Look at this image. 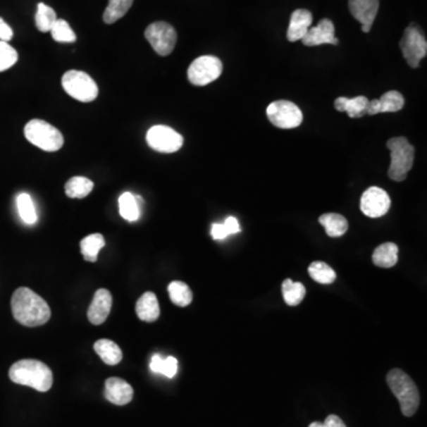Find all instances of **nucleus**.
Instances as JSON below:
<instances>
[{
	"mask_svg": "<svg viewBox=\"0 0 427 427\" xmlns=\"http://www.w3.org/2000/svg\"><path fill=\"white\" fill-rule=\"evenodd\" d=\"M11 309L16 321L30 328L43 326L51 317L48 303L27 287L16 290L12 295Z\"/></svg>",
	"mask_w": 427,
	"mask_h": 427,
	"instance_id": "1",
	"label": "nucleus"
},
{
	"mask_svg": "<svg viewBox=\"0 0 427 427\" xmlns=\"http://www.w3.org/2000/svg\"><path fill=\"white\" fill-rule=\"evenodd\" d=\"M12 383L31 387L38 392H48L53 387V371L37 360L17 361L8 371Z\"/></svg>",
	"mask_w": 427,
	"mask_h": 427,
	"instance_id": "2",
	"label": "nucleus"
},
{
	"mask_svg": "<svg viewBox=\"0 0 427 427\" xmlns=\"http://www.w3.org/2000/svg\"><path fill=\"white\" fill-rule=\"evenodd\" d=\"M387 383L392 393L399 400L402 414L406 416H414L419 407L420 395L412 378L401 369H392L387 374Z\"/></svg>",
	"mask_w": 427,
	"mask_h": 427,
	"instance_id": "3",
	"label": "nucleus"
},
{
	"mask_svg": "<svg viewBox=\"0 0 427 427\" xmlns=\"http://www.w3.org/2000/svg\"><path fill=\"white\" fill-rule=\"evenodd\" d=\"M387 147L390 151V165L388 176L395 182L406 180L409 170L414 163V147L409 144L405 137H397L387 142Z\"/></svg>",
	"mask_w": 427,
	"mask_h": 427,
	"instance_id": "4",
	"label": "nucleus"
},
{
	"mask_svg": "<svg viewBox=\"0 0 427 427\" xmlns=\"http://www.w3.org/2000/svg\"><path fill=\"white\" fill-rule=\"evenodd\" d=\"M25 138L35 147L47 152H56L63 147L64 138L60 130L41 119H34L25 125Z\"/></svg>",
	"mask_w": 427,
	"mask_h": 427,
	"instance_id": "5",
	"label": "nucleus"
},
{
	"mask_svg": "<svg viewBox=\"0 0 427 427\" xmlns=\"http://www.w3.org/2000/svg\"><path fill=\"white\" fill-rule=\"evenodd\" d=\"M62 86L68 95L79 101L92 102L98 98V85L83 71H67L62 78Z\"/></svg>",
	"mask_w": 427,
	"mask_h": 427,
	"instance_id": "6",
	"label": "nucleus"
},
{
	"mask_svg": "<svg viewBox=\"0 0 427 427\" xmlns=\"http://www.w3.org/2000/svg\"><path fill=\"white\" fill-rule=\"evenodd\" d=\"M223 66L216 56H199L187 69V79L194 86H206L221 76Z\"/></svg>",
	"mask_w": 427,
	"mask_h": 427,
	"instance_id": "7",
	"label": "nucleus"
},
{
	"mask_svg": "<svg viewBox=\"0 0 427 427\" xmlns=\"http://www.w3.org/2000/svg\"><path fill=\"white\" fill-rule=\"evenodd\" d=\"M400 49L409 67H419L420 61L426 56L427 42L416 24H411L406 29L401 38Z\"/></svg>",
	"mask_w": 427,
	"mask_h": 427,
	"instance_id": "8",
	"label": "nucleus"
},
{
	"mask_svg": "<svg viewBox=\"0 0 427 427\" xmlns=\"http://www.w3.org/2000/svg\"><path fill=\"white\" fill-rule=\"evenodd\" d=\"M145 38L158 55L168 56L176 47L177 32L169 23L156 22L147 27Z\"/></svg>",
	"mask_w": 427,
	"mask_h": 427,
	"instance_id": "9",
	"label": "nucleus"
},
{
	"mask_svg": "<svg viewBox=\"0 0 427 427\" xmlns=\"http://www.w3.org/2000/svg\"><path fill=\"white\" fill-rule=\"evenodd\" d=\"M147 145L161 154H173L183 147L184 139L178 132L165 125H156L147 133Z\"/></svg>",
	"mask_w": 427,
	"mask_h": 427,
	"instance_id": "10",
	"label": "nucleus"
},
{
	"mask_svg": "<svg viewBox=\"0 0 427 427\" xmlns=\"http://www.w3.org/2000/svg\"><path fill=\"white\" fill-rule=\"evenodd\" d=\"M268 120L279 128H296L303 121V113L298 106L286 100L274 101L267 107Z\"/></svg>",
	"mask_w": 427,
	"mask_h": 427,
	"instance_id": "11",
	"label": "nucleus"
},
{
	"mask_svg": "<svg viewBox=\"0 0 427 427\" xmlns=\"http://www.w3.org/2000/svg\"><path fill=\"white\" fill-rule=\"evenodd\" d=\"M360 206L362 213L368 218H381L390 210V196L381 187H369L361 197Z\"/></svg>",
	"mask_w": 427,
	"mask_h": 427,
	"instance_id": "12",
	"label": "nucleus"
},
{
	"mask_svg": "<svg viewBox=\"0 0 427 427\" xmlns=\"http://www.w3.org/2000/svg\"><path fill=\"white\" fill-rule=\"evenodd\" d=\"M302 42L307 47H317V45L322 44H338V39L335 36L334 23L328 18L322 19L316 27L309 29Z\"/></svg>",
	"mask_w": 427,
	"mask_h": 427,
	"instance_id": "13",
	"label": "nucleus"
},
{
	"mask_svg": "<svg viewBox=\"0 0 427 427\" xmlns=\"http://www.w3.org/2000/svg\"><path fill=\"white\" fill-rule=\"evenodd\" d=\"M352 17L362 24V31L369 32L378 11V0H349Z\"/></svg>",
	"mask_w": 427,
	"mask_h": 427,
	"instance_id": "14",
	"label": "nucleus"
},
{
	"mask_svg": "<svg viewBox=\"0 0 427 427\" xmlns=\"http://www.w3.org/2000/svg\"><path fill=\"white\" fill-rule=\"evenodd\" d=\"M113 298L109 290L100 289L94 295L93 302L88 309V319L94 326L105 322L112 309Z\"/></svg>",
	"mask_w": 427,
	"mask_h": 427,
	"instance_id": "15",
	"label": "nucleus"
},
{
	"mask_svg": "<svg viewBox=\"0 0 427 427\" xmlns=\"http://www.w3.org/2000/svg\"><path fill=\"white\" fill-rule=\"evenodd\" d=\"M105 397L114 405H128L133 399V388L123 378H109L106 380Z\"/></svg>",
	"mask_w": 427,
	"mask_h": 427,
	"instance_id": "16",
	"label": "nucleus"
},
{
	"mask_svg": "<svg viewBox=\"0 0 427 427\" xmlns=\"http://www.w3.org/2000/svg\"><path fill=\"white\" fill-rule=\"evenodd\" d=\"M405 99L397 90H390L383 94L380 99L368 102L367 114L375 116L378 113H394L404 109Z\"/></svg>",
	"mask_w": 427,
	"mask_h": 427,
	"instance_id": "17",
	"label": "nucleus"
},
{
	"mask_svg": "<svg viewBox=\"0 0 427 427\" xmlns=\"http://www.w3.org/2000/svg\"><path fill=\"white\" fill-rule=\"evenodd\" d=\"M312 24V13L309 10L298 8L293 12L287 29V39L290 42L302 41Z\"/></svg>",
	"mask_w": 427,
	"mask_h": 427,
	"instance_id": "18",
	"label": "nucleus"
},
{
	"mask_svg": "<svg viewBox=\"0 0 427 427\" xmlns=\"http://www.w3.org/2000/svg\"><path fill=\"white\" fill-rule=\"evenodd\" d=\"M139 319L144 322H156L161 315V307L154 292H145L139 298L135 305Z\"/></svg>",
	"mask_w": 427,
	"mask_h": 427,
	"instance_id": "19",
	"label": "nucleus"
},
{
	"mask_svg": "<svg viewBox=\"0 0 427 427\" xmlns=\"http://www.w3.org/2000/svg\"><path fill=\"white\" fill-rule=\"evenodd\" d=\"M368 100L366 97H356L354 99L341 98L335 100V109L340 112H345L350 118H361L367 114Z\"/></svg>",
	"mask_w": 427,
	"mask_h": 427,
	"instance_id": "20",
	"label": "nucleus"
},
{
	"mask_svg": "<svg viewBox=\"0 0 427 427\" xmlns=\"http://www.w3.org/2000/svg\"><path fill=\"white\" fill-rule=\"evenodd\" d=\"M142 204L140 196H135L131 192H124L119 197V211L121 216L128 222L137 221L140 216Z\"/></svg>",
	"mask_w": 427,
	"mask_h": 427,
	"instance_id": "21",
	"label": "nucleus"
},
{
	"mask_svg": "<svg viewBox=\"0 0 427 427\" xmlns=\"http://www.w3.org/2000/svg\"><path fill=\"white\" fill-rule=\"evenodd\" d=\"M397 253L399 248L393 242L380 245L373 253V263L375 264V266L381 268H390L397 265Z\"/></svg>",
	"mask_w": 427,
	"mask_h": 427,
	"instance_id": "22",
	"label": "nucleus"
},
{
	"mask_svg": "<svg viewBox=\"0 0 427 427\" xmlns=\"http://www.w3.org/2000/svg\"><path fill=\"white\" fill-rule=\"evenodd\" d=\"M94 349L101 360L109 366H116L123 360L120 347L111 340H99L95 342Z\"/></svg>",
	"mask_w": 427,
	"mask_h": 427,
	"instance_id": "23",
	"label": "nucleus"
},
{
	"mask_svg": "<svg viewBox=\"0 0 427 427\" xmlns=\"http://www.w3.org/2000/svg\"><path fill=\"white\" fill-rule=\"evenodd\" d=\"M319 223L324 227L330 237H340L348 230V221L340 214L328 213L319 218Z\"/></svg>",
	"mask_w": 427,
	"mask_h": 427,
	"instance_id": "24",
	"label": "nucleus"
},
{
	"mask_svg": "<svg viewBox=\"0 0 427 427\" xmlns=\"http://www.w3.org/2000/svg\"><path fill=\"white\" fill-rule=\"evenodd\" d=\"M106 241L101 234H90L81 241V253L87 261L95 263L102 248L105 247Z\"/></svg>",
	"mask_w": 427,
	"mask_h": 427,
	"instance_id": "25",
	"label": "nucleus"
},
{
	"mask_svg": "<svg viewBox=\"0 0 427 427\" xmlns=\"http://www.w3.org/2000/svg\"><path fill=\"white\" fill-rule=\"evenodd\" d=\"M94 183L86 177H73L66 183V195L70 199H85L93 190Z\"/></svg>",
	"mask_w": 427,
	"mask_h": 427,
	"instance_id": "26",
	"label": "nucleus"
},
{
	"mask_svg": "<svg viewBox=\"0 0 427 427\" xmlns=\"http://www.w3.org/2000/svg\"><path fill=\"white\" fill-rule=\"evenodd\" d=\"M285 303L289 307H296L303 302L307 290L302 283H295L291 279H285L281 285Z\"/></svg>",
	"mask_w": 427,
	"mask_h": 427,
	"instance_id": "27",
	"label": "nucleus"
},
{
	"mask_svg": "<svg viewBox=\"0 0 427 427\" xmlns=\"http://www.w3.org/2000/svg\"><path fill=\"white\" fill-rule=\"evenodd\" d=\"M135 0H109V5L104 12V22L113 24L123 18L131 8Z\"/></svg>",
	"mask_w": 427,
	"mask_h": 427,
	"instance_id": "28",
	"label": "nucleus"
},
{
	"mask_svg": "<svg viewBox=\"0 0 427 427\" xmlns=\"http://www.w3.org/2000/svg\"><path fill=\"white\" fill-rule=\"evenodd\" d=\"M170 299L177 307H187L192 302V292L190 287L183 281H173L170 283L169 287Z\"/></svg>",
	"mask_w": 427,
	"mask_h": 427,
	"instance_id": "29",
	"label": "nucleus"
},
{
	"mask_svg": "<svg viewBox=\"0 0 427 427\" xmlns=\"http://www.w3.org/2000/svg\"><path fill=\"white\" fill-rule=\"evenodd\" d=\"M150 368L154 373L165 375L166 378H171L177 374L178 362L173 356L164 359L159 354H156L151 360Z\"/></svg>",
	"mask_w": 427,
	"mask_h": 427,
	"instance_id": "30",
	"label": "nucleus"
},
{
	"mask_svg": "<svg viewBox=\"0 0 427 427\" xmlns=\"http://www.w3.org/2000/svg\"><path fill=\"white\" fill-rule=\"evenodd\" d=\"M57 19L58 18H57L56 12L54 11V8L45 5L44 3H39L37 5L35 22H36V27L41 32H49Z\"/></svg>",
	"mask_w": 427,
	"mask_h": 427,
	"instance_id": "31",
	"label": "nucleus"
},
{
	"mask_svg": "<svg viewBox=\"0 0 427 427\" xmlns=\"http://www.w3.org/2000/svg\"><path fill=\"white\" fill-rule=\"evenodd\" d=\"M307 271H309L310 277L319 284H333L336 279V272L328 264L323 263V261L312 263Z\"/></svg>",
	"mask_w": 427,
	"mask_h": 427,
	"instance_id": "32",
	"label": "nucleus"
},
{
	"mask_svg": "<svg viewBox=\"0 0 427 427\" xmlns=\"http://www.w3.org/2000/svg\"><path fill=\"white\" fill-rule=\"evenodd\" d=\"M18 213L23 221L27 225H35L37 222V213L35 208L34 201L29 194H20L17 197Z\"/></svg>",
	"mask_w": 427,
	"mask_h": 427,
	"instance_id": "33",
	"label": "nucleus"
},
{
	"mask_svg": "<svg viewBox=\"0 0 427 427\" xmlns=\"http://www.w3.org/2000/svg\"><path fill=\"white\" fill-rule=\"evenodd\" d=\"M50 32L54 39L60 43H74L76 41L75 32L64 19H57Z\"/></svg>",
	"mask_w": 427,
	"mask_h": 427,
	"instance_id": "34",
	"label": "nucleus"
},
{
	"mask_svg": "<svg viewBox=\"0 0 427 427\" xmlns=\"http://www.w3.org/2000/svg\"><path fill=\"white\" fill-rule=\"evenodd\" d=\"M18 61V54L8 42L0 41V73L8 70Z\"/></svg>",
	"mask_w": 427,
	"mask_h": 427,
	"instance_id": "35",
	"label": "nucleus"
},
{
	"mask_svg": "<svg viewBox=\"0 0 427 427\" xmlns=\"http://www.w3.org/2000/svg\"><path fill=\"white\" fill-rule=\"evenodd\" d=\"M13 37V31L8 25V23L5 22L4 19L0 18V41L10 42Z\"/></svg>",
	"mask_w": 427,
	"mask_h": 427,
	"instance_id": "36",
	"label": "nucleus"
},
{
	"mask_svg": "<svg viewBox=\"0 0 427 427\" xmlns=\"http://www.w3.org/2000/svg\"><path fill=\"white\" fill-rule=\"evenodd\" d=\"M223 225H225V230L228 233V235H232V234L234 235V234L241 232L240 223H239V221L234 216H229V218H225Z\"/></svg>",
	"mask_w": 427,
	"mask_h": 427,
	"instance_id": "37",
	"label": "nucleus"
},
{
	"mask_svg": "<svg viewBox=\"0 0 427 427\" xmlns=\"http://www.w3.org/2000/svg\"><path fill=\"white\" fill-rule=\"evenodd\" d=\"M211 236H213L214 240H223L227 236L228 233L225 230V227L223 223H214L211 225Z\"/></svg>",
	"mask_w": 427,
	"mask_h": 427,
	"instance_id": "38",
	"label": "nucleus"
},
{
	"mask_svg": "<svg viewBox=\"0 0 427 427\" xmlns=\"http://www.w3.org/2000/svg\"><path fill=\"white\" fill-rule=\"evenodd\" d=\"M324 427H347L345 423H343V420L340 416L331 414V416H326V421L323 423Z\"/></svg>",
	"mask_w": 427,
	"mask_h": 427,
	"instance_id": "39",
	"label": "nucleus"
},
{
	"mask_svg": "<svg viewBox=\"0 0 427 427\" xmlns=\"http://www.w3.org/2000/svg\"><path fill=\"white\" fill-rule=\"evenodd\" d=\"M309 427H324V425H323V423H319V421H314V423L309 425Z\"/></svg>",
	"mask_w": 427,
	"mask_h": 427,
	"instance_id": "40",
	"label": "nucleus"
}]
</instances>
